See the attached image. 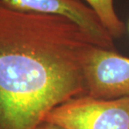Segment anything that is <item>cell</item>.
<instances>
[{"instance_id":"1","label":"cell","mask_w":129,"mask_h":129,"mask_svg":"<svg viewBox=\"0 0 129 129\" xmlns=\"http://www.w3.org/2000/svg\"><path fill=\"white\" fill-rule=\"evenodd\" d=\"M96 46L68 18L0 0V129H35L57 106L86 94V66Z\"/></svg>"},{"instance_id":"2","label":"cell","mask_w":129,"mask_h":129,"mask_svg":"<svg viewBox=\"0 0 129 129\" xmlns=\"http://www.w3.org/2000/svg\"><path fill=\"white\" fill-rule=\"evenodd\" d=\"M44 122L64 129H129V97H73L52 109Z\"/></svg>"},{"instance_id":"3","label":"cell","mask_w":129,"mask_h":129,"mask_svg":"<svg viewBox=\"0 0 129 129\" xmlns=\"http://www.w3.org/2000/svg\"><path fill=\"white\" fill-rule=\"evenodd\" d=\"M86 94L112 99L129 97V58L96 46L87 60Z\"/></svg>"},{"instance_id":"4","label":"cell","mask_w":129,"mask_h":129,"mask_svg":"<svg viewBox=\"0 0 129 129\" xmlns=\"http://www.w3.org/2000/svg\"><path fill=\"white\" fill-rule=\"evenodd\" d=\"M23 11L57 14L80 25L96 41L98 46L116 51L113 39L100 22L96 13L81 0H2Z\"/></svg>"},{"instance_id":"5","label":"cell","mask_w":129,"mask_h":129,"mask_svg":"<svg viewBox=\"0 0 129 129\" xmlns=\"http://www.w3.org/2000/svg\"><path fill=\"white\" fill-rule=\"evenodd\" d=\"M96 13L100 22L113 39L120 38L125 33V25L115 11L113 0H85Z\"/></svg>"},{"instance_id":"6","label":"cell","mask_w":129,"mask_h":129,"mask_svg":"<svg viewBox=\"0 0 129 129\" xmlns=\"http://www.w3.org/2000/svg\"><path fill=\"white\" fill-rule=\"evenodd\" d=\"M35 129H64V128L58 125L53 124V123H50L48 122H43Z\"/></svg>"}]
</instances>
